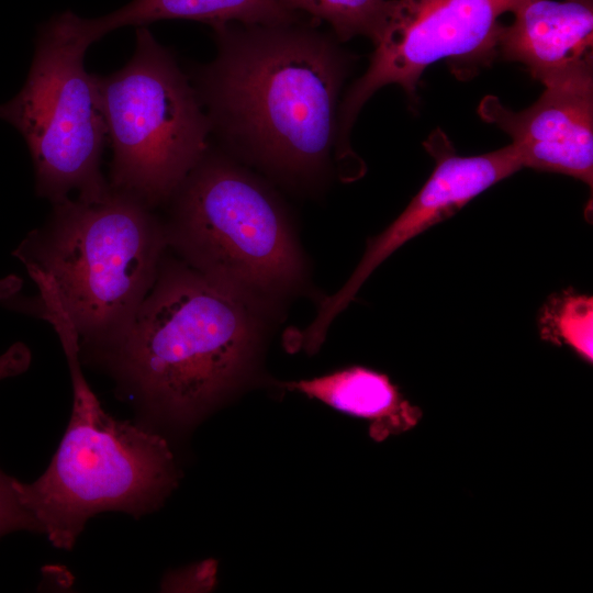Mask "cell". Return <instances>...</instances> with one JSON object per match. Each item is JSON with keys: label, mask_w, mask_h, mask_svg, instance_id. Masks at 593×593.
Listing matches in <instances>:
<instances>
[{"label": "cell", "mask_w": 593, "mask_h": 593, "mask_svg": "<svg viewBox=\"0 0 593 593\" xmlns=\"http://www.w3.org/2000/svg\"><path fill=\"white\" fill-rule=\"evenodd\" d=\"M215 58L194 89L211 130L243 159L293 183H315L336 145L349 57L304 22L211 25Z\"/></svg>", "instance_id": "1"}, {"label": "cell", "mask_w": 593, "mask_h": 593, "mask_svg": "<svg viewBox=\"0 0 593 593\" xmlns=\"http://www.w3.org/2000/svg\"><path fill=\"white\" fill-rule=\"evenodd\" d=\"M262 311L184 262L161 260L133 323L96 360L148 416L187 425L247 372Z\"/></svg>", "instance_id": "2"}, {"label": "cell", "mask_w": 593, "mask_h": 593, "mask_svg": "<svg viewBox=\"0 0 593 593\" xmlns=\"http://www.w3.org/2000/svg\"><path fill=\"white\" fill-rule=\"evenodd\" d=\"M150 210L112 188L100 201L68 198L14 251L36 303L65 314L91 359L121 340L156 280L167 237Z\"/></svg>", "instance_id": "3"}, {"label": "cell", "mask_w": 593, "mask_h": 593, "mask_svg": "<svg viewBox=\"0 0 593 593\" xmlns=\"http://www.w3.org/2000/svg\"><path fill=\"white\" fill-rule=\"evenodd\" d=\"M69 366L72 409L60 444L35 481L14 480L22 506L53 546L69 550L87 521L104 511L136 518L176 483L174 456L158 434L107 413L80 369L75 329L55 325Z\"/></svg>", "instance_id": "4"}, {"label": "cell", "mask_w": 593, "mask_h": 593, "mask_svg": "<svg viewBox=\"0 0 593 593\" xmlns=\"http://www.w3.org/2000/svg\"><path fill=\"white\" fill-rule=\"evenodd\" d=\"M171 198L167 245L195 271L264 310L302 283L284 209L242 166L208 150Z\"/></svg>", "instance_id": "5"}, {"label": "cell", "mask_w": 593, "mask_h": 593, "mask_svg": "<svg viewBox=\"0 0 593 593\" xmlns=\"http://www.w3.org/2000/svg\"><path fill=\"white\" fill-rule=\"evenodd\" d=\"M98 87L110 187L150 209L171 199L209 150L211 124L194 87L146 26L136 29L130 61Z\"/></svg>", "instance_id": "6"}, {"label": "cell", "mask_w": 593, "mask_h": 593, "mask_svg": "<svg viewBox=\"0 0 593 593\" xmlns=\"http://www.w3.org/2000/svg\"><path fill=\"white\" fill-rule=\"evenodd\" d=\"M88 47L51 20L42 25L24 86L0 104V119L23 136L35 170L36 192L53 204L100 201L111 191L101 174L108 141L98 77L83 64Z\"/></svg>", "instance_id": "7"}, {"label": "cell", "mask_w": 593, "mask_h": 593, "mask_svg": "<svg viewBox=\"0 0 593 593\" xmlns=\"http://www.w3.org/2000/svg\"><path fill=\"white\" fill-rule=\"evenodd\" d=\"M525 0H394L366 72L345 94L337 110L335 156L356 157L350 132L370 97L388 85L414 99L427 67L441 59L490 64L497 55L499 19Z\"/></svg>", "instance_id": "8"}, {"label": "cell", "mask_w": 593, "mask_h": 593, "mask_svg": "<svg viewBox=\"0 0 593 593\" xmlns=\"http://www.w3.org/2000/svg\"><path fill=\"white\" fill-rule=\"evenodd\" d=\"M435 169L404 211L378 236L368 240L358 266L346 283L326 298L304 334V348L315 351L327 327L355 298L372 271L405 243L449 219L490 187L523 168L512 145L475 156H460L448 136L436 128L424 142Z\"/></svg>", "instance_id": "9"}, {"label": "cell", "mask_w": 593, "mask_h": 593, "mask_svg": "<svg viewBox=\"0 0 593 593\" xmlns=\"http://www.w3.org/2000/svg\"><path fill=\"white\" fill-rule=\"evenodd\" d=\"M538 100L513 111L484 97L480 118L505 132L524 167L562 174L593 186V63L544 85Z\"/></svg>", "instance_id": "10"}, {"label": "cell", "mask_w": 593, "mask_h": 593, "mask_svg": "<svg viewBox=\"0 0 593 593\" xmlns=\"http://www.w3.org/2000/svg\"><path fill=\"white\" fill-rule=\"evenodd\" d=\"M502 26L497 54L542 85L593 63V0H525Z\"/></svg>", "instance_id": "11"}, {"label": "cell", "mask_w": 593, "mask_h": 593, "mask_svg": "<svg viewBox=\"0 0 593 593\" xmlns=\"http://www.w3.org/2000/svg\"><path fill=\"white\" fill-rule=\"evenodd\" d=\"M183 19L210 25L237 22L243 24H283L301 21V14L279 0H133L119 10L96 19H83L70 11L53 18L66 34L89 47L115 29Z\"/></svg>", "instance_id": "12"}, {"label": "cell", "mask_w": 593, "mask_h": 593, "mask_svg": "<svg viewBox=\"0 0 593 593\" xmlns=\"http://www.w3.org/2000/svg\"><path fill=\"white\" fill-rule=\"evenodd\" d=\"M286 385L367 419L369 435L376 441L414 428L423 416L422 410L406 400L387 374L361 366Z\"/></svg>", "instance_id": "13"}, {"label": "cell", "mask_w": 593, "mask_h": 593, "mask_svg": "<svg viewBox=\"0 0 593 593\" xmlns=\"http://www.w3.org/2000/svg\"><path fill=\"white\" fill-rule=\"evenodd\" d=\"M540 337L568 346L588 363L593 361V298L571 289L551 295L538 315Z\"/></svg>", "instance_id": "14"}, {"label": "cell", "mask_w": 593, "mask_h": 593, "mask_svg": "<svg viewBox=\"0 0 593 593\" xmlns=\"http://www.w3.org/2000/svg\"><path fill=\"white\" fill-rule=\"evenodd\" d=\"M288 9L326 22L338 41L379 36L394 0H279Z\"/></svg>", "instance_id": "15"}, {"label": "cell", "mask_w": 593, "mask_h": 593, "mask_svg": "<svg viewBox=\"0 0 593 593\" xmlns=\"http://www.w3.org/2000/svg\"><path fill=\"white\" fill-rule=\"evenodd\" d=\"M29 365V349L21 343L14 344L0 356V381L22 373ZM14 480L0 469V537L18 530L40 533L36 522L18 497Z\"/></svg>", "instance_id": "16"}]
</instances>
